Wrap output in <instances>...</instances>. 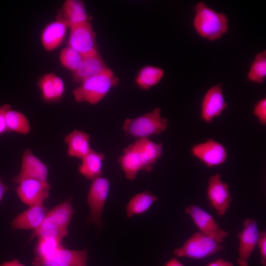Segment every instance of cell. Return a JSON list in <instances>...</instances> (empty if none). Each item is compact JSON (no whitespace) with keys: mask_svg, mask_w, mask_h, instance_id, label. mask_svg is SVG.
<instances>
[{"mask_svg":"<svg viewBox=\"0 0 266 266\" xmlns=\"http://www.w3.org/2000/svg\"><path fill=\"white\" fill-rule=\"evenodd\" d=\"M194 11L193 27L201 38L213 41L227 33L229 21L225 13L214 10L203 1L198 2Z\"/></svg>","mask_w":266,"mask_h":266,"instance_id":"1","label":"cell"},{"mask_svg":"<svg viewBox=\"0 0 266 266\" xmlns=\"http://www.w3.org/2000/svg\"><path fill=\"white\" fill-rule=\"evenodd\" d=\"M119 80L109 68L103 72L87 79L72 91L74 100L94 105L100 102L110 89L118 85Z\"/></svg>","mask_w":266,"mask_h":266,"instance_id":"2","label":"cell"},{"mask_svg":"<svg viewBox=\"0 0 266 266\" xmlns=\"http://www.w3.org/2000/svg\"><path fill=\"white\" fill-rule=\"evenodd\" d=\"M167 119L162 115L159 107L133 119L127 118L123 123V130L127 135L138 138H149L159 134L167 128Z\"/></svg>","mask_w":266,"mask_h":266,"instance_id":"3","label":"cell"},{"mask_svg":"<svg viewBox=\"0 0 266 266\" xmlns=\"http://www.w3.org/2000/svg\"><path fill=\"white\" fill-rule=\"evenodd\" d=\"M223 249L221 243L198 232L192 235L180 247L174 249L173 253L177 257L201 260L222 251Z\"/></svg>","mask_w":266,"mask_h":266,"instance_id":"4","label":"cell"},{"mask_svg":"<svg viewBox=\"0 0 266 266\" xmlns=\"http://www.w3.org/2000/svg\"><path fill=\"white\" fill-rule=\"evenodd\" d=\"M109 190L110 182L107 178L100 176L92 180L87 196L90 211L88 221L97 227L103 224L101 215Z\"/></svg>","mask_w":266,"mask_h":266,"instance_id":"5","label":"cell"},{"mask_svg":"<svg viewBox=\"0 0 266 266\" xmlns=\"http://www.w3.org/2000/svg\"><path fill=\"white\" fill-rule=\"evenodd\" d=\"M185 213L192 220L199 232L222 243L228 235V233L222 229L214 217L200 206L191 204L185 209Z\"/></svg>","mask_w":266,"mask_h":266,"instance_id":"6","label":"cell"},{"mask_svg":"<svg viewBox=\"0 0 266 266\" xmlns=\"http://www.w3.org/2000/svg\"><path fill=\"white\" fill-rule=\"evenodd\" d=\"M206 195L208 200L217 214L224 216L230 207L232 198L228 184L222 179V175L216 173L208 180Z\"/></svg>","mask_w":266,"mask_h":266,"instance_id":"7","label":"cell"},{"mask_svg":"<svg viewBox=\"0 0 266 266\" xmlns=\"http://www.w3.org/2000/svg\"><path fill=\"white\" fill-rule=\"evenodd\" d=\"M69 29L68 46L83 56L97 51L96 34L89 21L74 25Z\"/></svg>","mask_w":266,"mask_h":266,"instance_id":"8","label":"cell"},{"mask_svg":"<svg viewBox=\"0 0 266 266\" xmlns=\"http://www.w3.org/2000/svg\"><path fill=\"white\" fill-rule=\"evenodd\" d=\"M191 152L193 157L208 167H213L224 164L227 159L226 148L222 143L212 138L194 145Z\"/></svg>","mask_w":266,"mask_h":266,"instance_id":"9","label":"cell"},{"mask_svg":"<svg viewBox=\"0 0 266 266\" xmlns=\"http://www.w3.org/2000/svg\"><path fill=\"white\" fill-rule=\"evenodd\" d=\"M48 173V166L36 157L30 148H26L23 152L19 173L14 177L12 181L17 185L24 179H31L49 184Z\"/></svg>","mask_w":266,"mask_h":266,"instance_id":"10","label":"cell"},{"mask_svg":"<svg viewBox=\"0 0 266 266\" xmlns=\"http://www.w3.org/2000/svg\"><path fill=\"white\" fill-rule=\"evenodd\" d=\"M221 84L209 88L203 95L200 103V117L205 122L209 123L219 117L227 108Z\"/></svg>","mask_w":266,"mask_h":266,"instance_id":"11","label":"cell"},{"mask_svg":"<svg viewBox=\"0 0 266 266\" xmlns=\"http://www.w3.org/2000/svg\"><path fill=\"white\" fill-rule=\"evenodd\" d=\"M87 249L75 250L62 246L53 255L46 258L35 257L33 266H87Z\"/></svg>","mask_w":266,"mask_h":266,"instance_id":"12","label":"cell"},{"mask_svg":"<svg viewBox=\"0 0 266 266\" xmlns=\"http://www.w3.org/2000/svg\"><path fill=\"white\" fill-rule=\"evenodd\" d=\"M259 232L255 220L248 218L244 221L243 228L237 235L239 246L236 262L238 266H249L248 261L257 246Z\"/></svg>","mask_w":266,"mask_h":266,"instance_id":"13","label":"cell"},{"mask_svg":"<svg viewBox=\"0 0 266 266\" xmlns=\"http://www.w3.org/2000/svg\"><path fill=\"white\" fill-rule=\"evenodd\" d=\"M17 185L15 192L17 196L24 203L29 206L43 203L49 197V183L26 179L20 181Z\"/></svg>","mask_w":266,"mask_h":266,"instance_id":"14","label":"cell"},{"mask_svg":"<svg viewBox=\"0 0 266 266\" xmlns=\"http://www.w3.org/2000/svg\"><path fill=\"white\" fill-rule=\"evenodd\" d=\"M49 209L43 203L30 206L12 220L11 228L14 230H33L38 229L44 221Z\"/></svg>","mask_w":266,"mask_h":266,"instance_id":"15","label":"cell"},{"mask_svg":"<svg viewBox=\"0 0 266 266\" xmlns=\"http://www.w3.org/2000/svg\"><path fill=\"white\" fill-rule=\"evenodd\" d=\"M108 68L98 50L83 56L82 62L74 72L72 73L73 82L80 84L85 80L100 74Z\"/></svg>","mask_w":266,"mask_h":266,"instance_id":"16","label":"cell"},{"mask_svg":"<svg viewBox=\"0 0 266 266\" xmlns=\"http://www.w3.org/2000/svg\"><path fill=\"white\" fill-rule=\"evenodd\" d=\"M118 162L127 180H134L141 170L146 172L142 157L133 143L124 149Z\"/></svg>","mask_w":266,"mask_h":266,"instance_id":"17","label":"cell"},{"mask_svg":"<svg viewBox=\"0 0 266 266\" xmlns=\"http://www.w3.org/2000/svg\"><path fill=\"white\" fill-rule=\"evenodd\" d=\"M85 4L79 0H66L59 10L56 20L65 24L68 28L88 21Z\"/></svg>","mask_w":266,"mask_h":266,"instance_id":"18","label":"cell"},{"mask_svg":"<svg viewBox=\"0 0 266 266\" xmlns=\"http://www.w3.org/2000/svg\"><path fill=\"white\" fill-rule=\"evenodd\" d=\"M37 84L41 97L45 102H57L64 97L65 92L64 81L53 72L42 75L39 79Z\"/></svg>","mask_w":266,"mask_h":266,"instance_id":"19","label":"cell"},{"mask_svg":"<svg viewBox=\"0 0 266 266\" xmlns=\"http://www.w3.org/2000/svg\"><path fill=\"white\" fill-rule=\"evenodd\" d=\"M67 28L65 24L58 20L46 25L40 35L41 43L44 50L51 52L58 48L65 39Z\"/></svg>","mask_w":266,"mask_h":266,"instance_id":"20","label":"cell"},{"mask_svg":"<svg viewBox=\"0 0 266 266\" xmlns=\"http://www.w3.org/2000/svg\"><path fill=\"white\" fill-rule=\"evenodd\" d=\"M67 154L70 157L82 159L93 149L90 145V135L82 131L74 130L65 136Z\"/></svg>","mask_w":266,"mask_h":266,"instance_id":"21","label":"cell"},{"mask_svg":"<svg viewBox=\"0 0 266 266\" xmlns=\"http://www.w3.org/2000/svg\"><path fill=\"white\" fill-rule=\"evenodd\" d=\"M133 144L140 153L146 168V172L152 171L153 166L162 156L163 144L156 143L149 138L137 139Z\"/></svg>","mask_w":266,"mask_h":266,"instance_id":"22","label":"cell"},{"mask_svg":"<svg viewBox=\"0 0 266 266\" xmlns=\"http://www.w3.org/2000/svg\"><path fill=\"white\" fill-rule=\"evenodd\" d=\"M104 158L105 156L102 153L93 149L81 159L78 168L79 173L86 179L91 180L101 176Z\"/></svg>","mask_w":266,"mask_h":266,"instance_id":"23","label":"cell"},{"mask_svg":"<svg viewBox=\"0 0 266 266\" xmlns=\"http://www.w3.org/2000/svg\"><path fill=\"white\" fill-rule=\"evenodd\" d=\"M72 197L70 196L66 200L49 210L45 219L54 223L63 230L67 228L74 212L72 205Z\"/></svg>","mask_w":266,"mask_h":266,"instance_id":"24","label":"cell"},{"mask_svg":"<svg viewBox=\"0 0 266 266\" xmlns=\"http://www.w3.org/2000/svg\"><path fill=\"white\" fill-rule=\"evenodd\" d=\"M158 200L156 196L148 191L136 194L132 197L126 206V216L132 218L144 214Z\"/></svg>","mask_w":266,"mask_h":266,"instance_id":"25","label":"cell"},{"mask_svg":"<svg viewBox=\"0 0 266 266\" xmlns=\"http://www.w3.org/2000/svg\"><path fill=\"white\" fill-rule=\"evenodd\" d=\"M164 70L158 66H146L141 68L135 78L137 85L143 90H148L157 85L162 79Z\"/></svg>","mask_w":266,"mask_h":266,"instance_id":"26","label":"cell"},{"mask_svg":"<svg viewBox=\"0 0 266 266\" xmlns=\"http://www.w3.org/2000/svg\"><path fill=\"white\" fill-rule=\"evenodd\" d=\"M5 123L7 132L26 135L31 131L27 117L22 112L12 110L10 106L5 112Z\"/></svg>","mask_w":266,"mask_h":266,"instance_id":"27","label":"cell"},{"mask_svg":"<svg viewBox=\"0 0 266 266\" xmlns=\"http://www.w3.org/2000/svg\"><path fill=\"white\" fill-rule=\"evenodd\" d=\"M248 80L253 83L261 84L266 78V51L256 54L247 72Z\"/></svg>","mask_w":266,"mask_h":266,"instance_id":"28","label":"cell"},{"mask_svg":"<svg viewBox=\"0 0 266 266\" xmlns=\"http://www.w3.org/2000/svg\"><path fill=\"white\" fill-rule=\"evenodd\" d=\"M68 235V231L63 230L52 222L44 219L40 227L33 231L28 241H30L35 237H51L62 241Z\"/></svg>","mask_w":266,"mask_h":266,"instance_id":"29","label":"cell"},{"mask_svg":"<svg viewBox=\"0 0 266 266\" xmlns=\"http://www.w3.org/2000/svg\"><path fill=\"white\" fill-rule=\"evenodd\" d=\"M63 245L62 241L54 238H38L34 251L37 258H48L53 255Z\"/></svg>","mask_w":266,"mask_h":266,"instance_id":"30","label":"cell"},{"mask_svg":"<svg viewBox=\"0 0 266 266\" xmlns=\"http://www.w3.org/2000/svg\"><path fill=\"white\" fill-rule=\"evenodd\" d=\"M83 56L73 48L67 46L62 49L59 54L61 65L66 69L74 72L79 67Z\"/></svg>","mask_w":266,"mask_h":266,"instance_id":"31","label":"cell"},{"mask_svg":"<svg viewBox=\"0 0 266 266\" xmlns=\"http://www.w3.org/2000/svg\"><path fill=\"white\" fill-rule=\"evenodd\" d=\"M253 113L260 124L266 125V98H263L255 104Z\"/></svg>","mask_w":266,"mask_h":266,"instance_id":"32","label":"cell"},{"mask_svg":"<svg viewBox=\"0 0 266 266\" xmlns=\"http://www.w3.org/2000/svg\"><path fill=\"white\" fill-rule=\"evenodd\" d=\"M257 246L261 256L260 263L263 266H266V233L265 231L259 232Z\"/></svg>","mask_w":266,"mask_h":266,"instance_id":"33","label":"cell"},{"mask_svg":"<svg viewBox=\"0 0 266 266\" xmlns=\"http://www.w3.org/2000/svg\"><path fill=\"white\" fill-rule=\"evenodd\" d=\"M10 105L8 104L0 106V135L7 132L5 123V112Z\"/></svg>","mask_w":266,"mask_h":266,"instance_id":"34","label":"cell"},{"mask_svg":"<svg viewBox=\"0 0 266 266\" xmlns=\"http://www.w3.org/2000/svg\"><path fill=\"white\" fill-rule=\"evenodd\" d=\"M205 266H233V265L231 262L220 258L209 263Z\"/></svg>","mask_w":266,"mask_h":266,"instance_id":"35","label":"cell"},{"mask_svg":"<svg viewBox=\"0 0 266 266\" xmlns=\"http://www.w3.org/2000/svg\"><path fill=\"white\" fill-rule=\"evenodd\" d=\"M8 189V187L3 182L1 176H0V202L2 200L4 196Z\"/></svg>","mask_w":266,"mask_h":266,"instance_id":"36","label":"cell"},{"mask_svg":"<svg viewBox=\"0 0 266 266\" xmlns=\"http://www.w3.org/2000/svg\"><path fill=\"white\" fill-rule=\"evenodd\" d=\"M163 266H184L176 258L168 260Z\"/></svg>","mask_w":266,"mask_h":266,"instance_id":"37","label":"cell"},{"mask_svg":"<svg viewBox=\"0 0 266 266\" xmlns=\"http://www.w3.org/2000/svg\"><path fill=\"white\" fill-rule=\"evenodd\" d=\"M0 266H25L17 260H13L4 262L0 265Z\"/></svg>","mask_w":266,"mask_h":266,"instance_id":"38","label":"cell"}]
</instances>
